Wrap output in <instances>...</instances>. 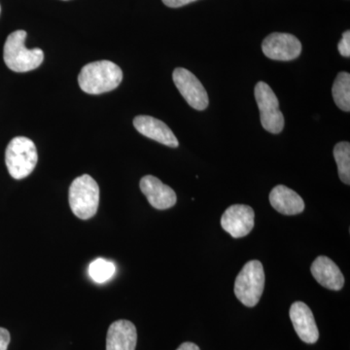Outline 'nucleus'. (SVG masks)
Masks as SVG:
<instances>
[{"mask_svg": "<svg viewBox=\"0 0 350 350\" xmlns=\"http://www.w3.org/2000/svg\"><path fill=\"white\" fill-rule=\"evenodd\" d=\"M123 71L110 61H98L88 64L80 71L78 83L83 92L100 94L113 91L121 84Z\"/></svg>", "mask_w": 350, "mask_h": 350, "instance_id": "obj_1", "label": "nucleus"}, {"mask_svg": "<svg viewBox=\"0 0 350 350\" xmlns=\"http://www.w3.org/2000/svg\"><path fill=\"white\" fill-rule=\"evenodd\" d=\"M27 32L16 31L6 39L4 44L3 59L5 64L15 72H27L38 68L43 63V51L36 48L27 49L25 45Z\"/></svg>", "mask_w": 350, "mask_h": 350, "instance_id": "obj_2", "label": "nucleus"}, {"mask_svg": "<svg viewBox=\"0 0 350 350\" xmlns=\"http://www.w3.org/2000/svg\"><path fill=\"white\" fill-rule=\"evenodd\" d=\"M69 206L82 220L94 217L100 204V187L90 175L77 177L69 188Z\"/></svg>", "mask_w": 350, "mask_h": 350, "instance_id": "obj_3", "label": "nucleus"}, {"mask_svg": "<svg viewBox=\"0 0 350 350\" xmlns=\"http://www.w3.org/2000/svg\"><path fill=\"white\" fill-rule=\"evenodd\" d=\"M38 150L31 139L25 137L13 138L7 146L5 163L9 174L14 179L25 178L36 169Z\"/></svg>", "mask_w": 350, "mask_h": 350, "instance_id": "obj_4", "label": "nucleus"}, {"mask_svg": "<svg viewBox=\"0 0 350 350\" xmlns=\"http://www.w3.org/2000/svg\"><path fill=\"white\" fill-rule=\"evenodd\" d=\"M265 280L261 262L252 260L246 262L234 282V294L238 300L248 308L257 306L264 292Z\"/></svg>", "mask_w": 350, "mask_h": 350, "instance_id": "obj_5", "label": "nucleus"}, {"mask_svg": "<svg viewBox=\"0 0 350 350\" xmlns=\"http://www.w3.org/2000/svg\"><path fill=\"white\" fill-rule=\"evenodd\" d=\"M254 92L262 128L273 135L282 133L284 128V116L280 111L275 92L265 82H258Z\"/></svg>", "mask_w": 350, "mask_h": 350, "instance_id": "obj_6", "label": "nucleus"}, {"mask_svg": "<svg viewBox=\"0 0 350 350\" xmlns=\"http://www.w3.org/2000/svg\"><path fill=\"white\" fill-rule=\"evenodd\" d=\"M172 79L179 93L191 107L200 111L206 109L209 103L208 94L204 85L191 71L186 68H175Z\"/></svg>", "mask_w": 350, "mask_h": 350, "instance_id": "obj_7", "label": "nucleus"}, {"mask_svg": "<svg viewBox=\"0 0 350 350\" xmlns=\"http://www.w3.org/2000/svg\"><path fill=\"white\" fill-rule=\"evenodd\" d=\"M262 50L265 56L273 61H293L301 55V43L292 34L275 32L262 41Z\"/></svg>", "mask_w": 350, "mask_h": 350, "instance_id": "obj_8", "label": "nucleus"}, {"mask_svg": "<svg viewBox=\"0 0 350 350\" xmlns=\"http://www.w3.org/2000/svg\"><path fill=\"white\" fill-rule=\"evenodd\" d=\"M254 218L252 207L245 204H234L226 209L221 217V226L232 238H243L250 234L254 228Z\"/></svg>", "mask_w": 350, "mask_h": 350, "instance_id": "obj_9", "label": "nucleus"}, {"mask_svg": "<svg viewBox=\"0 0 350 350\" xmlns=\"http://www.w3.org/2000/svg\"><path fill=\"white\" fill-rule=\"evenodd\" d=\"M289 314L298 337L306 344H315L319 338V331L312 310L303 301H295Z\"/></svg>", "mask_w": 350, "mask_h": 350, "instance_id": "obj_10", "label": "nucleus"}, {"mask_svg": "<svg viewBox=\"0 0 350 350\" xmlns=\"http://www.w3.org/2000/svg\"><path fill=\"white\" fill-rule=\"evenodd\" d=\"M139 186L140 190L154 208L165 211L176 204L177 197L174 191L153 175L142 177Z\"/></svg>", "mask_w": 350, "mask_h": 350, "instance_id": "obj_11", "label": "nucleus"}, {"mask_svg": "<svg viewBox=\"0 0 350 350\" xmlns=\"http://www.w3.org/2000/svg\"><path fill=\"white\" fill-rule=\"evenodd\" d=\"M133 126L138 133L150 139L155 140L159 144L167 145L172 148L178 147L179 142L174 131L161 120L146 116V115H139L133 120Z\"/></svg>", "mask_w": 350, "mask_h": 350, "instance_id": "obj_12", "label": "nucleus"}, {"mask_svg": "<svg viewBox=\"0 0 350 350\" xmlns=\"http://www.w3.org/2000/svg\"><path fill=\"white\" fill-rule=\"evenodd\" d=\"M310 271L315 280L327 289L338 291L344 287L345 276L330 258L317 257L310 267Z\"/></svg>", "mask_w": 350, "mask_h": 350, "instance_id": "obj_13", "label": "nucleus"}, {"mask_svg": "<svg viewBox=\"0 0 350 350\" xmlns=\"http://www.w3.org/2000/svg\"><path fill=\"white\" fill-rule=\"evenodd\" d=\"M137 342V328L128 320L115 321L108 329L107 350H135Z\"/></svg>", "mask_w": 350, "mask_h": 350, "instance_id": "obj_14", "label": "nucleus"}, {"mask_svg": "<svg viewBox=\"0 0 350 350\" xmlns=\"http://www.w3.org/2000/svg\"><path fill=\"white\" fill-rule=\"evenodd\" d=\"M271 206L283 215H297L305 211V202L300 195L284 185H278L269 194Z\"/></svg>", "mask_w": 350, "mask_h": 350, "instance_id": "obj_15", "label": "nucleus"}, {"mask_svg": "<svg viewBox=\"0 0 350 350\" xmlns=\"http://www.w3.org/2000/svg\"><path fill=\"white\" fill-rule=\"evenodd\" d=\"M334 100L340 110L350 111V75L349 72H340L332 89Z\"/></svg>", "mask_w": 350, "mask_h": 350, "instance_id": "obj_16", "label": "nucleus"}, {"mask_svg": "<svg viewBox=\"0 0 350 350\" xmlns=\"http://www.w3.org/2000/svg\"><path fill=\"white\" fill-rule=\"evenodd\" d=\"M334 158L338 165V174L340 180L347 185L350 184V144L342 142L334 148Z\"/></svg>", "mask_w": 350, "mask_h": 350, "instance_id": "obj_17", "label": "nucleus"}, {"mask_svg": "<svg viewBox=\"0 0 350 350\" xmlns=\"http://www.w3.org/2000/svg\"><path fill=\"white\" fill-rule=\"evenodd\" d=\"M115 271L116 268L114 264L103 258L94 260L89 266L90 278L98 283L108 282L114 275Z\"/></svg>", "mask_w": 350, "mask_h": 350, "instance_id": "obj_18", "label": "nucleus"}, {"mask_svg": "<svg viewBox=\"0 0 350 350\" xmlns=\"http://www.w3.org/2000/svg\"><path fill=\"white\" fill-rule=\"evenodd\" d=\"M338 50L342 57H350V31H347L342 34V40L340 41L338 45Z\"/></svg>", "mask_w": 350, "mask_h": 350, "instance_id": "obj_19", "label": "nucleus"}, {"mask_svg": "<svg viewBox=\"0 0 350 350\" xmlns=\"http://www.w3.org/2000/svg\"><path fill=\"white\" fill-rule=\"evenodd\" d=\"M10 344V333L4 328H0V350H7Z\"/></svg>", "mask_w": 350, "mask_h": 350, "instance_id": "obj_20", "label": "nucleus"}, {"mask_svg": "<svg viewBox=\"0 0 350 350\" xmlns=\"http://www.w3.org/2000/svg\"><path fill=\"white\" fill-rule=\"evenodd\" d=\"M197 0H163V4L170 8H179V7L187 5Z\"/></svg>", "mask_w": 350, "mask_h": 350, "instance_id": "obj_21", "label": "nucleus"}, {"mask_svg": "<svg viewBox=\"0 0 350 350\" xmlns=\"http://www.w3.org/2000/svg\"><path fill=\"white\" fill-rule=\"evenodd\" d=\"M176 350H200L197 345L193 342H183Z\"/></svg>", "mask_w": 350, "mask_h": 350, "instance_id": "obj_22", "label": "nucleus"}, {"mask_svg": "<svg viewBox=\"0 0 350 350\" xmlns=\"http://www.w3.org/2000/svg\"><path fill=\"white\" fill-rule=\"evenodd\" d=\"M0 11H1V8H0Z\"/></svg>", "mask_w": 350, "mask_h": 350, "instance_id": "obj_23", "label": "nucleus"}]
</instances>
